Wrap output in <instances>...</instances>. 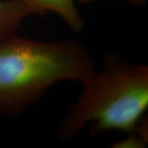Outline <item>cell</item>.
I'll return each mask as SVG.
<instances>
[{
    "mask_svg": "<svg viewBox=\"0 0 148 148\" xmlns=\"http://www.w3.org/2000/svg\"><path fill=\"white\" fill-rule=\"evenodd\" d=\"M95 71L89 51L77 41L7 37L0 41V113L18 115L53 84H83Z\"/></svg>",
    "mask_w": 148,
    "mask_h": 148,
    "instance_id": "6da1fadb",
    "label": "cell"
},
{
    "mask_svg": "<svg viewBox=\"0 0 148 148\" xmlns=\"http://www.w3.org/2000/svg\"><path fill=\"white\" fill-rule=\"evenodd\" d=\"M82 85L83 93L64 117L58 138H72L91 123V135L118 130L147 142L144 119L148 107L147 65L129 64L110 53L101 72L95 71Z\"/></svg>",
    "mask_w": 148,
    "mask_h": 148,
    "instance_id": "7a4b0ae2",
    "label": "cell"
},
{
    "mask_svg": "<svg viewBox=\"0 0 148 148\" xmlns=\"http://www.w3.org/2000/svg\"><path fill=\"white\" fill-rule=\"evenodd\" d=\"M34 14L44 15L46 12L58 14L69 27L75 32L84 28L83 19L74 3V0H23Z\"/></svg>",
    "mask_w": 148,
    "mask_h": 148,
    "instance_id": "3957f363",
    "label": "cell"
},
{
    "mask_svg": "<svg viewBox=\"0 0 148 148\" xmlns=\"http://www.w3.org/2000/svg\"><path fill=\"white\" fill-rule=\"evenodd\" d=\"M34 12L23 0H0V41L16 34L21 22Z\"/></svg>",
    "mask_w": 148,
    "mask_h": 148,
    "instance_id": "277c9868",
    "label": "cell"
},
{
    "mask_svg": "<svg viewBox=\"0 0 148 148\" xmlns=\"http://www.w3.org/2000/svg\"><path fill=\"white\" fill-rule=\"evenodd\" d=\"M78 1L82 3H88L94 2V1H96V0H78ZM126 1H128L129 3H131L133 5L143 6L146 4L147 0H126Z\"/></svg>",
    "mask_w": 148,
    "mask_h": 148,
    "instance_id": "5b68a950",
    "label": "cell"
}]
</instances>
